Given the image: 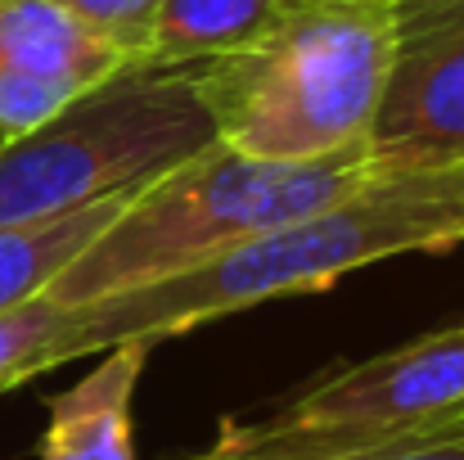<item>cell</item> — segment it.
<instances>
[{
    "label": "cell",
    "instance_id": "obj_3",
    "mask_svg": "<svg viewBox=\"0 0 464 460\" xmlns=\"http://www.w3.org/2000/svg\"><path fill=\"white\" fill-rule=\"evenodd\" d=\"M370 176H379L370 145L307 162H276L212 141L150 181L63 267L50 294L63 307H82L180 276L271 226L352 194Z\"/></svg>",
    "mask_w": 464,
    "mask_h": 460
},
{
    "label": "cell",
    "instance_id": "obj_11",
    "mask_svg": "<svg viewBox=\"0 0 464 460\" xmlns=\"http://www.w3.org/2000/svg\"><path fill=\"white\" fill-rule=\"evenodd\" d=\"M77 307H63L50 289L0 311V393L72 361Z\"/></svg>",
    "mask_w": 464,
    "mask_h": 460
},
{
    "label": "cell",
    "instance_id": "obj_10",
    "mask_svg": "<svg viewBox=\"0 0 464 460\" xmlns=\"http://www.w3.org/2000/svg\"><path fill=\"white\" fill-rule=\"evenodd\" d=\"M285 0H162L150 36V64L194 68L253 41Z\"/></svg>",
    "mask_w": 464,
    "mask_h": 460
},
{
    "label": "cell",
    "instance_id": "obj_9",
    "mask_svg": "<svg viewBox=\"0 0 464 460\" xmlns=\"http://www.w3.org/2000/svg\"><path fill=\"white\" fill-rule=\"evenodd\" d=\"M140 190H122L113 199H100L91 208L27 221V226H0V311L45 294L63 267L136 199Z\"/></svg>",
    "mask_w": 464,
    "mask_h": 460
},
{
    "label": "cell",
    "instance_id": "obj_6",
    "mask_svg": "<svg viewBox=\"0 0 464 460\" xmlns=\"http://www.w3.org/2000/svg\"><path fill=\"white\" fill-rule=\"evenodd\" d=\"M370 158L374 171L464 162V0H392V68Z\"/></svg>",
    "mask_w": 464,
    "mask_h": 460
},
{
    "label": "cell",
    "instance_id": "obj_2",
    "mask_svg": "<svg viewBox=\"0 0 464 460\" xmlns=\"http://www.w3.org/2000/svg\"><path fill=\"white\" fill-rule=\"evenodd\" d=\"M392 68V0H285L239 50L194 64L221 145L307 162L370 145Z\"/></svg>",
    "mask_w": 464,
    "mask_h": 460
},
{
    "label": "cell",
    "instance_id": "obj_13",
    "mask_svg": "<svg viewBox=\"0 0 464 460\" xmlns=\"http://www.w3.org/2000/svg\"><path fill=\"white\" fill-rule=\"evenodd\" d=\"M315 460H464V438L451 434H411V438H392V443H374V447H352V452H334V456Z\"/></svg>",
    "mask_w": 464,
    "mask_h": 460
},
{
    "label": "cell",
    "instance_id": "obj_8",
    "mask_svg": "<svg viewBox=\"0 0 464 460\" xmlns=\"http://www.w3.org/2000/svg\"><path fill=\"white\" fill-rule=\"evenodd\" d=\"M150 352V338H127L95 352L100 361L50 402L41 460H136L131 402Z\"/></svg>",
    "mask_w": 464,
    "mask_h": 460
},
{
    "label": "cell",
    "instance_id": "obj_14",
    "mask_svg": "<svg viewBox=\"0 0 464 460\" xmlns=\"http://www.w3.org/2000/svg\"><path fill=\"white\" fill-rule=\"evenodd\" d=\"M424 434H451V438H464V411L451 416V420H442L438 429H424Z\"/></svg>",
    "mask_w": 464,
    "mask_h": 460
},
{
    "label": "cell",
    "instance_id": "obj_4",
    "mask_svg": "<svg viewBox=\"0 0 464 460\" xmlns=\"http://www.w3.org/2000/svg\"><path fill=\"white\" fill-rule=\"evenodd\" d=\"M212 141L194 68L127 59L54 118L0 141V226L145 190Z\"/></svg>",
    "mask_w": 464,
    "mask_h": 460
},
{
    "label": "cell",
    "instance_id": "obj_12",
    "mask_svg": "<svg viewBox=\"0 0 464 460\" xmlns=\"http://www.w3.org/2000/svg\"><path fill=\"white\" fill-rule=\"evenodd\" d=\"M122 59H145L162 0H54Z\"/></svg>",
    "mask_w": 464,
    "mask_h": 460
},
{
    "label": "cell",
    "instance_id": "obj_7",
    "mask_svg": "<svg viewBox=\"0 0 464 460\" xmlns=\"http://www.w3.org/2000/svg\"><path fill=\"white\" fill-rule=\"evenodd\" d=\"M118 64L127 59L91 36L63 5L0 0V136H18L54 118Z\"/></svg>",
    "mask_w": 464,
    "mask_h": 460
},
{
    "label": "cell",
    "instance_id": "obj_5",
    "mask_svg": "<svg viewBox=\"0 0 464 460\" xmlns=\"http://www.w3.org/2000/svg\"><path fill=\"white\" fill-rule=\"evenodd\" d=\"M464 411V320L315 375L266 420H226L185 460H315L438 429Z\"/></svg>",
    "mask_w": 464,
    "mask_h": 460
},
{
    "label": "cell",
    "instance_id": "obj_1",
    "mask_svg": "<svg viewBox=\"0 0 464 460\" xmlns=\"http://www.w3.org/2000/svg\"><path fill=\"white\" fill-rule=\"evenodd\" d=\"M464 244V162L379 171L352 194L271 226L180 276L77 307L72 361L127 338L162 343L257 303L320 294L334 280L401 253Z\"/></svg>",
    "mask_w": 464,
    "mask_h": 460
}]
</instances>
